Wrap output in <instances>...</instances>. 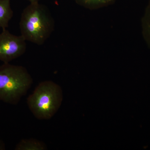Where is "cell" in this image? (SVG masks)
<instances>
[{"mask_svg":"<svg viewBox=\"0 0 150 150\" xmlns=\"http://www.w3.org/2000/svg\"><path fill=\"white\" fill-rule=\"evenodd\" d=\"M114 0H76V2L86 7H93L108 4L112 2Z\"/></svg>","mask_w":150,"mask_h":150,"instance_id":"obj_8","label":"cell"},{"mask_svg":"<svg viewBox=\"0 0 150 150\" xmlns=\"http://www.w3.org/2000/svg\"><path fill=\"white\" fill-rule=\"evenodd\" d=\"M27 1H29L30 3H34L39 2L40 0H27Z\"/></svg>","mask_w":150,"mask_h":150,"instance_id":"obj_10","label":"cell"},{"mask_svg":"<svg viewBox=\"0 0 150 150\" xmlns=\"http://www.w3.org/2000/svg\"><path fill=\"white\" fill-rule=\"evenodd\" d=\"M63 100L60 86L51 81L41 82L30 95L27 103L33 114L39 120H49L57 112Z\"/></svg>","mask_w":150,"mask_h":150,"instance_id":"obj_3","label":"cell"},{"mask_svg":"<svg viewBox=\"0 0 150 150\" xmlns=\"http://www.w3.org/2000/svg\"><path fill=\"white\" fill-rule=\"evenodd\" d=\"M143 35L150 47V0L142 20Z\"/></svg>","mask_w":150,"mask_h":150,"instance_id":"obj_7","label":"cell"},{"mask_svg":"<svg viewBox=\"0 0 150 150\" xmlns=\"http://www.w3.org/2000/svg\"><path fill=\"white\" fill-rule=\"evenodd\" d=\"M33 83L32 77L25 67L4 63L0 66V101L17 104Z\"/></svg>","mask_w":150,"mask_h":150,"instance_id":"obj_2","label":"cell"},{"mask_svg":"<svg viewBox=\"0 0 150 150\" xmlns=\"http://www.w3.org/2000/svg\"><path fill=\"white\" fill-rule=\"evenodd\" d=\"M19 27L21 35L26 41L41 45L54 31L55 22L46 6L30 3L23 11Z\"/></svg>","mask_w":150,"mask_h":150,"instance_id":"obj_1","label":"cell"},{"mask_svg":"<svg viewBox=\"0 0 150 150\" xmlns=\"http://www.w3.org/2000/svg\"><path fill=\"white\" fill-rule=\"evenodd\" d=\"M5 144L2 141L0 140V150H5Z\"/></svg>","mask_w":150,"mask_h":150,"instance_id":"obj_9","label":"cell"},{"mask_svg":"<svg viewBox=\"0 0 150 150\" xmlns=\"http://www.w3.org/2000/svg\"><path fill=\"white\" fill-rule=\"evenodd\" d=\"M15 150H46L47 146L44 142L36 139H23L16 146Z\"/></svg>","mask_w":150,"mask_h":150,"instance_id":"obj_6","label":"cell"},{"mask_svg":"<svg viewBox=\"0 0 150 150\" xmlns=\"http://www.w3.org/2000/svg\"><path fill=\"white\" fill-rule=\"evenodd\" d=\"M11 0H0V28L8 27L9 22L13 15Z\"/></svg>","mask_w":150,"mask_h":150,"instance_id":"obj_5","label":"cell"},{"mask_svg":"<svg viewBox=\"0 0 150 150\" xmlns=\"http://www.w3.org/2000/svg\"><path fill=\"white\" fill-rule=\"evenodd\" d=\"M26 40L21 35L11 33L6 28L0 33V61L9 63L25 53Z\"/></svg>","mask_w":150,"mask_h":150,"instance_id":"obj_4","label":"cell"}]
</instances>
